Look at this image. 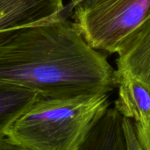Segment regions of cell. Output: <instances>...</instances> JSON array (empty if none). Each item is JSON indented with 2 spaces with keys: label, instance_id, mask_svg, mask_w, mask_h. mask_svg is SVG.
I'll list each match as a JSON object with an SVG mask.
<instances>
[{
  "label": "cell",
  "instance_id": "6da1fadb",
  "mask_svg": "<svg viewBox=\"0 0 150 150\" xmlns=\"http://www.w3.org/2000/svg\"><path fill=\"white\" fill-rule=\"evenodd\" d=\"M0 81L45 98L110 93L116 70L62 14L24 27L0 44Z\"/></svg>",
  "mask_w": 150,
  "mask_h": 150
},
{
  "label": "cell",
  "instance_id": "7a4b0ae2",
  "mask_svg": "<svg viewBox=\"0 0 150 150\" xmlns=\"http://www.w3.org/2000/svg\"><path fill=\"white\" fill-rule=\"evenodd\" d=\"M110 105V93L71 98L40 97L6 136L31 150H77Z\"/></svg>",
  "mask_w": 150,
  "mask_h": 150
},
{
  "label": "cell",
  "instance_id": "3957f363",
  "mask_svg": "<svg viewBox=\"0 0 150 150\" xmlns=\"http://www.w3.org/2000/svg\"><path fill=\"white\" fill-rule=\"evenodd\" d=\"M73 9L74 21L87 42L114 54L149 17L150 0H83Z\"/></svg>",
  "mask_w": 150,
  "mask_h": 150
},
{
  "label": "cell",
  "instance_id": "277c9868",
  "mask_svg": "<svg viewBox=\"0 0 150 150\" xmlns=\"http://www.w3.org/2000/svg\"><path fill=\"white\" fill-rule=\"evenodd\" d=\"M63 10V0H0V44L20 29L54 18Z\"/></svg>",
  "mask_w": 150,
  "mask_h": 150
},
{
  "label": "cell",
  "instance_id": "5b68a950",
  "mask_svg": "<svg viewBox=\"0 0 150 150\" xmlns=\"http://www.w3.org/2000/svg\"><path fill=\"white\" fill-rule=\"evenodd\" d=\"M116 54V71L150 89V16L122 41Z\"/></svg>",
  "mask_w": 150,
  "mask_h": 150
},
{
  "label": "cell",
  "instance_id": "8992f818",
  "mask_svg": "<svg viewBox=\"0 0 150 150\" xmlns=\"http://www.w3.org/2000/svg\"><path fill=\"white\" fill-rule=\"evenodd\" d=\"M118 98L115 108L136 127H144L150 122V89L135 78L116 71Z\"/></svg>",
  "mask_w": 150,
  "mask_h": 150
},
{
  "label": "cell",
  "instance_id": "52a82bcc",
  "mask_svg": "<svg viewBox=\"0 0 150 150\" xmlns=\"http://www.w3.org/2000/svg\"><path fill=\"white\" fill-rule=\"evenodd\" d=\"M124 117L109 108L89 131L77 150H127Z\"/></svg>",
  "mask_w": 150,
  "mask_h": 150
},
{
  "label": "cell",
  "instance_id": "ba28073f",
  "mask_svg": "<svg viewBox=\"0 0 150 150\" xmlns=\"http://www.w3.org/2000/svg\"><path fill=\"white\" fill-rule=\"evenodd\" d=\"M39 98L33 91L0 81V138L6 136L12 124Z\"/></svg>",
  "mask_w": 150,
  "mask_h": 150
},
{
  "label": "cell",
  "instance_id": "9c48e42d",
  "mask_svg": "<svg viewBox=\"0 0 150 150\" xmlns=\"http://www.w3.org/2000/svg\"><path fill=\"white\" fill-rule=\"evenodd\" d=\"M124 130L127 139V150H143L137 136L136 127L133 120L124 118Z\"/></svg>",
  "mask_w": 150,
  "mask_h": 150
},
{
  "label": "cell",
  "instance_id": "30bf717a",
  "mask_svg": "<svg viewBox=\"0 0 150 150\" xmlns=\"http://www.w3.org/2000/svg\"><path fill=\"white\" fill-rule=\"evenodd\" d=\"M136 132L143 150H150V122L144 127H136Z\"/></svg>",
  "mask_w": 150,
  "mask_h": 150
},
{
  "label": "cell",
  "instance_id": "8fae6325",
  "mask_svg": "<svg viewBox=\"0 0 150 150\" xmlns=\"http://www.w3.org/2000/svg\"><path fill=\"white\" fill-rule=\"evenodd\" d=\"M0 150H31L14 142L8 136L0 138Z\"/></svg>",
  "mask_w": 150,
  "mask_h": 150
},
{
  "label": "cell",
  "instance_id": "7c38bea8",
  "mask_svg": "<svg viewBox=\"0 0 150 150\" xmlns=\"http://www.w3.org/2000/svg\"><path fill=\"white\" fill-rule=\"evenodd\" d=\"M83 0H70V4H71V7H75L76 4H78L79 3L83 2Z\"/></svg>",
  "mask_w": 150,
  "mask_h": 150
}]
</instances>
